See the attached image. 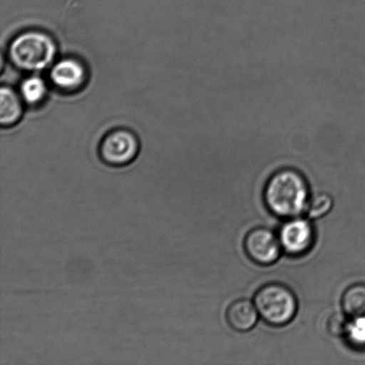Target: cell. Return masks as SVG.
I'll return each mask as SVG.
<instances>
[{
	"mask_svg": "<svg viewBox=\"0 0 365 365\" xmlns=\"http://www.w3.org/2000/svg\"><path fill=\"white\" fill-rule=\"evenodd\" d=\"M309 185L299 171L285 168L268 180L264 200L268 210L279 217L294 218L306 211L310 200Z\"/></svg>",
	"mask_w": 365,
	"mask_h": 365,
	"instance_id": "1",
	"label": "cell"
},
{
	"mask_svg": "<svg viewBox=\"0 0 365 365\" xmlns=\"http://www.w3.org/2000/svg\"><path fill=\"white\" fill-rule=\"evenodd\" d=\"M56 53V43L41 31L24 32L14 38L9 46L11 61L25 71L45 69L55 59Z\"/></svg>",
	"mask_w": 365,
	"mask_h": 365,
	"instance_id": "2",
	"label": "cell"
},
{
	"mask_svg": "<svg viewBox=\"0 0 365 365\" xmlns=\"http://www.w3.org/2000/svg\"><path fill=\"white\" fill-rule=\"evenodd\" d=\"M254 304L259 316L273 327H284L291 323L298 310V302L291 289L273 282L257 291Z\"/></svg>",
	"mask_w": 365,
	"mask_h": 365,
	"instance_id": "3",
	"label": "cell"
},
{
	"mask_svg": "<svg viewBox=\"0 0 365 365\" xmlns=\"http://www.w3.org/2000/svg\"><path fill=\"white\" fill-rule=\"evenodd\" d=\"M139 143L132 132L117 130L106 135L100 145V158L106 165L124 167L137 158Z\"/></svg>",
	"mask_w": 365,
	"mask_h": 365,
	"instance_id": "4",
	"label": "cell"
},
{
	"mask_svg": "<svg viewBox=\"0 0 365 365\" xmlns=\"http://www.w3.org/2000/svg\"><path fill=\"white\" fill-rule=\"evenodd\" d=\"M280 239L270 229L257 227L248 232L245 239L247 255L261 266H270L281 255Z\"/></svg>",
	"mask_w": 365,
	"mask_h": 365,
	"instance_id": "5",
	"label": "cell"
},
{
	"mask_svg": "<svg viewBox=\"0 0 365 365\" xmlns=\"http://www.w3.org/2000/svg\"><path fill=\"white\" fill-rule=\"evenodd\" d=\"M279 239L286 253L300 256L312 248L314 231L309 220L297 217L291 218L282 225Z\"/></svg>",
	"mask_w": 365,
	"mask_h": 365,
	"instance_id": "6",
	"label": "cell"
},
{
	"mask_svg": "<svg viewBox=\"0 0 365 365\" xmlns=\"http://www.w3.org/2000/svg\"><path fill=\"white\" fill-rule=\"evenodd\" d=\"M50 78L57 88L66 91H75L83 87L87 73L85 67L74 59H64L52 68Z\"/></svg>",
	"mask_w": 365,
	"mask_h": 365,
	"instance_id": "7",
	"label": "cell"
},
{
	"mask_svg": "<svg viewBox=\"0 0 365 365\" xmlns=\"http://www.w3.org/2000/svg\"><path fill=\"white\" fill-rule=\"evenodd\" d=\"M259 314L255 304L248 299H239L229 306L227 320L234 330L245 332L255 327Z\"/></svg>",
	"mask_w": 365,
	"mask_h": 365,
	"instance_id": "8",
	"label": "cell"
},
{
	"mask_svg": "<svg viewBox=\"0 0 365 365\" xmlns=\"http://www.w3.org/2000/svg\"><path fill=\"white\" fill-rule=\"evenodd\" d=\"M24 108L21 99L12 88L2 87L0 91V123L2 127L16 124L23 116Z\"/></svg>",
	"mask_w": 365,
	"mask_h": 365,
	"instance_id": "9",
	"label": "cell"
},
{
	"mask_svg": "<svg viewBox=\"0 0 365 365\" xmlns=\"http://www.w3.org/2000/svg\"><path fill=\"white\" fill-rule=\"evenodd\" d=\"M341 304L346 316L365 320V284H354L346 289Z\"/></svg>",
	"mask_w": 365,
	"mask_h": 365,
	"instance_id": "10",
	"label": "cell"
},
{
	"mask_svg": "<svg viewBox=\"0 0 365 365\" xmlns=\"http://www.w3.org/2000/svg\"><path fill=\"white\" fill-rule=\"evenodd\" d=\"M21 92L25 101L31 105H36L45 98L46 87L41 78L32 77L23 82Z\"/></svg>",
	"mask_w": 365,
	"mask_h": 365,
	"instance_id": "11",
	"label": "cell"
},
{
	"mask_svg": "<svg viewBox=\"0 0 365 365\" xmlns=\"http://www.w3.org/2000/svg\"><path fill=\"white\" fill-rule=\"evenodd\" d=\"M334 206V200L328 193H318L310 198L306 212L311 220H318L330 212Z\"/></svg>",
	"mask_w": 365,
	"mask_h": 365,
	"instance_id": "12",
	"label": "cell"
},
{
	"mask_svg": "<svg viewBox=\"0 0 365 365\" xmlns=\"http://www.w3.org/2000/svg\"><path fill=\"white\" fill-rule=\"evenodd\" d=\"M345 336L350 344L356 348H363L365 346V320L353 319L350 322Z\"/></svg>",
	"mask_w": 365,
	"mask_h": 365,
	"instance_id": "13",
	"label": "cell"
},
{
	"mask_svg": "<svg viewBox=\"0 0 365 365\" xmlns=\"http://www.w3.org/2000/svg\"><path fill=\"white\" fill-rule=\"evenodd\" d=\"M350 322L348 318L341 313H336L329 318L327 323V328L329 332L336 337H341L345 336L346 331H348L349 324Z\"/></svg>",
	"mask_w": 365,
	"mask_h": 365,
	"instance_id": "14",
	"label": "cell"
}]
</instances>
